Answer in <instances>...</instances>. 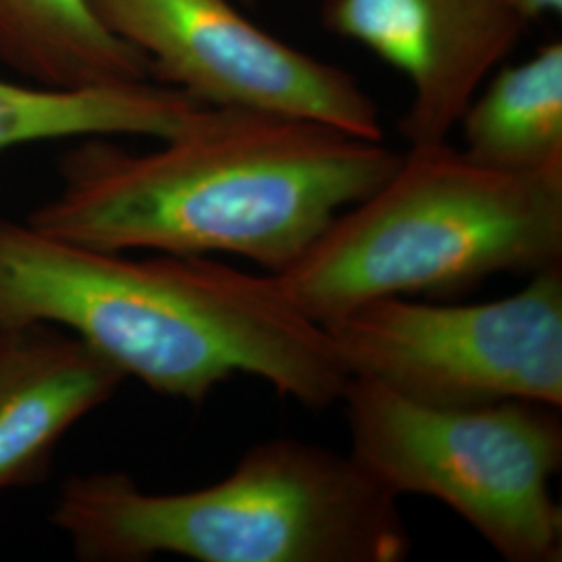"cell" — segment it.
<instances>
[{"label":"cell","mask_w":562,"mask_h":562,"mask_svg":"<svg viewBox=\"0 0 562 562\" xmlns=\"http://www.w3.org/2000/svg\"><path fill=\"white\" fill-rule=\"evenodd\" d=\"M125 375L55 325L9 329L0 350V492L41 483L60 438L111 401Z\"/></svg>","instance_id":"obj_9"},{"label":"cell","mask_w":562,"mask_h":562,"mask_svg":"<svg viewBox=\"0 0 562 562\" xmlns=\"http://www.w3.org/2000/svg\"><path fill=\"white\" fill-rule=\"evenodd\" d=\"M525 20L529 23L542 20L546 15H561L562 0H513Z\"/></svg>","instance_id":"obj_13"},{"label":"cell","mask_w":562,"mask_h":562,"mask_svg":"<svg viewBox=\"0 0 562 562\" xmlns=\"http://www.w3.org/2000/svg\"><path fill=\"white\" fill-rule=\"evenodd\" d=\"M0 60L59 90L150 80L146 59L109 34L86 0H0Z\"/></svg>","instance_id":"obj_12"},{"label":"cell","mask_w":562,"mask_h":562,"mask_svg":"<svg viewBox=\"0 0 562 562\" xmlns=\"http://www.w3.org/2000/svg\"><path fill=\"white\" fill-rule=\"evenodd\" d=\"M55 325L125 378L202 404L236 373L325 411L346 373L325 329L281 301L269 276L213 257L136 259L0 220V329Z\"/></svg>","instance_id":"obj_2"},{"label":"cell","mask_w":562,"mask_h":562,"mask_svg":"<svg viewBox=\"0 0 562 562\" xmlns=\"http://www.w3.org/2000/svg\"><path fill=\"white\" fill-rule=\"evenodd\" d=\"M322 20L408 80V146L448 140L529 27L513 0H325Z\"/></svg>","instance_id":"obj_8"},{"label":"cell","mask_w":562,"mask_h":562,"mask_svg":"<svg viewBox=\"0 0 562 562\" xmlns=\"http://www.w3.org/2000/svg\"><path fill=\"white\" fill-rule=\"evenodd\" d=\"M350 378L427 406L536 401L562 406V265L480 304L390 296L323 325Z\"/></svg>","instance_id":"obj_6"},{"label":"cell","mask_w":562,"mask_h":562,"mask_svg":"<svg viewBox=\"0 0 562 562\" xmlns=\"http://www.w3.org/2000/svg\"><path fill=\"white\" fill-rule=\"evenodd\" d=\"M115 38L140 53L150 80L204 106L317 121L383 140L382 115L359 80L248 20L234 0H86Z\"/></svg>","instance_id":"obj_7"},{"label":"cell","mask_w":562,"mask_h":562,"mask_svg":"<svg viewBox=\"0 0 562 562\" xmlns=\"http://www.w3.org/2000/svg\"><path fill=\"white\" fill-rule=\"evenodd\" d=\"M562 265V173L515 176L448 140L408 146L394 173L267 273L317 325L390 296H457L501 273Z\"/></svg>","instance_id":"obj_4"},{"label":"cell","mask_w":562,"mask_h":562,"mask_svg":"<svg viewBox=\"0 0 562 562\" xmlns=\"http://www.w3.org/2000/svg\"><path fill=\"white\" fill-rule=\"evenodd\" d=\"M398 501L350 454L276 438L181 494H148L121 471L76 475L50 522L88 562H402L413 538Z\"/></svg>","instance_id":"obj_3"},{"label":"cell","mask_w":562,"mask_h":562,"mask_svg":"<svg viewBox=\"0 0 562 562\" xmlns=\"http://www.w3.org/2000/svg\"><path fill=\"white\" fill-rule=\"evenodd\" d=\"M159 142L81 138L25 222L102 250L234 255L278 273L402 159L317 121L204 104Z\"/></svg>","instance_id":"obj_1"},{"label":"cell","mask_w":562,"mask_h":562,"mask_svg":"<svg viewBox=\"0 0 562 562\" xmlns=\"http://www.w3.org/2000/svg\"><path fill=\"white\" fill-rule=\"evenodd\" d=\"M199 106L188 94L155 80L59 90L0 78V153L90 136L165 140Z\"/></svg>","instance_id":"obj_11"},{"label":"cell","mask_w":562,"mask_h":562,"mask_svg":"<svg viewBox=\"0 0 562 562\" xmlns=\"http://www.w3.org/2000/svg\"><path fill=\"white\" fill-rule=\"evenodd\" d=\"M340 402L350 457L396 498L446 504L504 561H561L562 508L550 492L562 467L561 406H427L361 378Z\"/></svg>","instance_id":"obj_5"},{"label":"cell","mask_w":562,"mask_h":562,"mask_svg":"<svg viewBox=\"0 0 562 562\" xmlns=\"http://www.w3.org/2000/svg\"><path fill=\"white\" fill-rule=\"evenodd\" d=\"M7 338H9V329H0V350L7 344Z\"/></svg>","instance_id":"obj_14"},{"label":"cell","mask_w":562,"mask_h":562,"mask_svg":"<svg viewBox=\"0 0 562 562\" xmlns=\"http://www.w3.org/2000/svg\"><path fill=\"white\" fill-rule=\"evenodd\" d=\"M461 150L515 176L562 173V42L501 65L464 109Z\"/></svg>","instance_id":"obj_10"}]
</instances>
